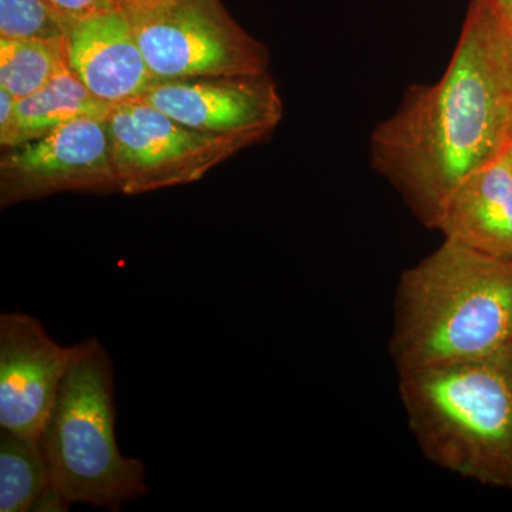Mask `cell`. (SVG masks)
I'll use <instances>...</instances> for the list:
<instances>
[{
  "mask_svg": "<svg viewBox=\"0 0 512 512\" xmlns=\"http://www.w3.org/2000/svg\"><path fill=\"white\" fill-rule=\"evenodd\" d=\"M497 13L498 18L512 30V0H484Z\"/></svg>",
  "mask_w": 512,
  "mask_h": 512,
  "instance_id": "cell-18",
  "label": "cell"
},
{
  "mask_svg": "<svg viewBox=\"0 0 512 512\" xmlns=\"http://www.w3.org/2000/svg\"><path fill=\"white\" fill-rule=\"evenodd\" d=\"M143 100L192 130L249 146L268 137L284 117V101L268 73L156 82Z\"/></svg>",
  "mask_w": 512,
  "mask_h": 512,
  "instance_id": "cell-8",
  "label": "cell"
},
{
  "mask_svg": "<svg viewBox=\"0 0 512 512\" xmlns=\"http://www.w3.org/2000/svg\"><path fill=\"white\" fill-rule=\"evenodd\" d=\"M39 441L70 505L120 511L128 501L150 493L144 464L123 456L117 444L114 367L99 339L74 346Z\"/></svg>",
  "mask_w": 512,
  "mask_h": 512,
  "instance_id": "cell-4",
  "label": "cell"
},
{
  "mask_svg": "<svg viewBox=\"0 0 512 512\" xmlns=\"http://www.w3.org/2000/svg\"><path fill=\"white\" fill-rule=\"evenodd\" d=\"M111 109V104L97 99L72 70H67L39 92L16 99L15 146L83 117H106Z\"/></svg>",
  "mask_w": 512,
  "mask_h": 512,
  "instance_id": "cell-13",
  "label": "cell"
},
{
  "mask_svg": "<svg viewBox=\"0 0 512 512\" xmlns=\"http://www.w3.org/2000/svg\"><path fill=\"white\" fill-rule=\"evenodd\" d=\"M421 453L448 473L512 490V345L399 375Z\"/></svg>",
  "mask_w": 512,
  "mask_h": 512,
  "instance_id": "cell-3",
  "label": "cell"
},
{
  "mask_svg": "<svg viewBox=\"0 0 512 512\" xmlns=\"http://www.w3.org/2000/svg\"><path fill=\"white\" fill-rule=\"evenodd\" d=\"M124 9L156 82L268 73V47L224 0H124Z\"/></svg>",
  "mask_w": 512,
  "mask_h": 512,
  "instance_id": "cell-5",
  "label": "cell"
},
{
  "mask_svg": "<svg viewBox=\"0 0 512 512\" xmlns=\"http://www.w3.org/2000/svg\"><path fill=\"white\" fill-rule=\"evenodd\" d=\"M512 138V30L471 0L443 77L414 84L370 137V160L413 214L436 229L448 198Z\"/></svg>",
  "mask_w": 512,
  "mask_h": 512,
  "instance_id": "cell-1",
  "label": "cell"
},
{
  "mask_svg": "<svg viewBox=\"0 0 512 512\" xmlns=\"http://www.w3.org/2000/svg\"><path fill=\"white\" fill-rule=\"evenodd\" d=\"M121 194L138 195L197 183L247 141L200 133L146 100L113 106L106 117Z\"/></svg>",
  "mask_w": 512,
  "mask_h": 512,
  "instance_id": "cell-6",
  "label": "cell"
},
{
  "mask_svg": "<svg viewBox=\"0 0 512 512\" xmlns=\"http://www.w3.org/2000/svg\"><path fill=\"white\" fill-rule=\"evenodd\" d=\"M510 345L512 261L444 239L400 276L389 343L399 375Z\"/></svg>",
  "mask_w": 512,
  "mask_h": 512,
  "instance_id": "cell-2",
  "label": "cell"
},
{
  "mask_svg": "<svg viewBox=\"0 0 512 512\" xmlns=\"http://www.w3.org/2000/svg\"><path fill=\"white\" fill-rule=\"evenodd\" d=\"M64 25L47 0H0V39H60Z\"/></svg>",
  "mask_w": 512,
  "mask_h": 512,
  "instance_id": "cell-15",
  "label": "cell"
},
{
  "mask_svg": "<svg viewBox=\"0 0 512 512\" xmlns=\"http://www.w3.org/2000/svg\"><path fill=\"white\" fill-rule=\"evenodd\" d=\"M106 117H83L36 140L2 148V207L59 192L119 191Z\"/></svg>",
  "mask_w": 512,
  "mask_h": 512,
  "instance_id": "cell-7",
  "label": "cell"
},
{
  "mask_svg": "<svg viewBox=\"0 0 512 512\" xmlns=\"http://www.w3.org/2000/svg\"><path fill=\"white\" fill-rule=\"evenodd\" d=\"M16 99L8 90L0 87V146H15Z\"/></svg>",
  "mask_w": 512,
  "mask_h": 512,
  "instance_id": "cell-17",
  "label": "cell"
},
{
  "mask_svg": "<svg viewBox=\"0 0 512 512\" xmlns=\"http://www.w3.org/2000/svg\"><path fill=\"white\" fill-rule=\"evenodd\" d=\"M436 229L444 239L512 261V168L505 153L451 194Z\"/></svg>",
  "mask_w": 512,
  "mask_h": 512,
  "instance_id": "cell-11",
  "label": "cell"
},
{
  "mask_svg": "<svg viewBox=\"0 0 512 512\" xmlns=\"http://www.w3.org/2000/svg\"><path fill=\"white\" fill-rule=\"evenodd\" d=\"M69 507L39 439L0 430V511L62 512Z\"/></svg>",
  "mask_w": 512,
  "mask_h": 512,
  "instance_id": "cell-12",
  "label": "cell"
},
{
  "mask_svg": "<svg viewBox=\"0 0 512 512\" xmlns=\"http://www.w3.org/2000/svg\"><path fill=\"white\" fill-rule=\"evenodd\" d=\"M70 70L66 40L0 39V87L15 99L39 92Z\"/></svg>",
  "mask_w": 512,
  "mask_h": 512,
  "instance_id": "cell-14",
  "label": "cell"
},
{
  "mask_svg": "<svg viewBox=\"0 0 512 512\" xmlns=\"http://www.w3.org/2000/svg\"><path fill=\"white\" fill-rule=\"evenodd\" d=\"M73 352L33 316L0 315V430L40 439Z\"/></svg>",
  "mask_w": 512,
  "mask_h": 512,
  "instance_id": "cell-9",
  "label": "cell"
},
{
  "mask_svg": "<svg viewBox=\"0 0 512 512\" xmlns=\"http://www.w3.org/2000/svg\"><path fill=\"white\" fill-rule=\"evenodd\" d=\"M64 18H83L120 6L124 0H47Z\"/></svg>",
  "mask_w": 512,
  "mask_h": 512,
  "instance_id": "cell-16",
  "label": "cell"
},
{
  "mask_svg": "<svg viewBox=\"0 0 512 512\" xmlns=\"http://www.w3.org/2000/svg\"><path fill=\"white\" fill-rule=\"evenodd\" d=\"M70 70L111 106L143 99L156 83L138 45L124 2L64 25Z\"/></svg>",
  "mask_w": 512,
  "mask_h": 512,
  "instance_id": "cell-10",
  "label": "cell"
}]
</instances>
